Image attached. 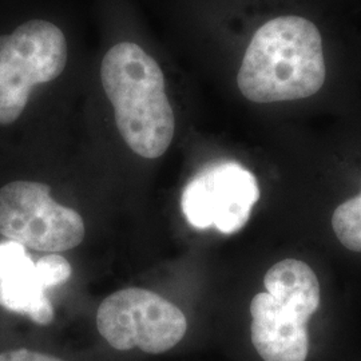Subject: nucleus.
I'll list each match as a JSON object with an SVG mask.
<instances>
[{
	"label": "nucleus",
	"mask_w": 361,
	"mask_h": 361,
	"mask_svg": "<svg viewBox=\"0 0 361 361\" xmlns=\"http://www.w3.org/2000/svg\"><path fill=\"white\" fill-rule=\"evenodd\" d=\"M331 74L323 28L308 13L284 10L258 26L237 71L238 90L258 104L317 95Z\"/></svg>",
	"instance_id": "nucleus-1"
},
{
	"label": "nucleus",
	"mask_w": 361,
	"mask_h": 361,
	"mask_svg": "<svg viewBox=\"0 0 361 361\" xmlns=\"http://www.w3.org/2000/svg\"><path fill=\"white\" fill-rule=\"evenodd\" d=\"M101 80L130 149L146 159L165 154L174 138L176 116L154 58L133 42H121L106 52Z\"/></svg>",
	"instance_id": "nucleus-2"
},
{
	"label": "nucleus",
	"mask_w": 361,
	"mask_h": 361,
	"mask_svg": "<svg viewBox=\"0 0 361 361\" xmlns=\"http://www.w3.org/2000/svg\"><path fill=\"white\" fill-rule=\"evenodd\" d=\"M65 34L51 22L35 19L0 37V125L22 116L31 90L61 77L67 65Z\"/></svg>",
	"instance_id": "nucleus-3"
},
{
	"label": "nucleus",
	"mask_w": 361,
	"mask_h": 361,
	"mask_svg": "<svg viewBox=\"0 0 361 361\" xmlns=\"http://www.w3.org/2000/svg\"><path fill=\"white\" fill-rule=\"evenodd\" d=\"M0 234L39 252L59 253L86 234L82 216L52 200L46 183L15 180L0 189Z\"/></svg>",
	"instance_id": "nucleus-4"
},
{
	"label": "nucleus",
	"mask_w": 361,
	"mask_h": 361,
	"mask_svg": "<svg viewBox=\"0 0 361 361\" xmlns=\"http://www.w3.org/2000/svg\"><path fill=\"white\" fill-rule=\"evenodd\" d=\"M101 336L116 350L140 348L159 355L174 348L188 331L182 310L142 288H128L106 297L97 312Z\"/></svg>",
	"instance_id": "nucleus-5"
},
{
	"label": "nucleus",
	"mask_w": 361,
	"mask_h": 361,
	"mask_svg": "<svg viewBox=\"0 0 361 361\" xmlns=\"http://www.w3.org/2000/svg\"><path fill=\"white\" fill-rule=\"evenodd\" d=\"M259 200L257 178L243 165L225 161L201 170L185 186L180 207L195 229L241 231Z\"/></svg>",
	"instance_id": "nucleus-6"
},
{
	"label": "nucleus",
	"mask_w": 361,
	"mask_h": 361,
	"mask_svg": "<svg viewBox=\"0 0 361 361\" xmlns=\"http://www.w3.org/2000/svg\"><path fill=\"white\" fill-rule=\"evenodd\" d=\"M70 262L51 253L35 262L26 247L15 241L0 243V307L49 325L55 312L46 290L71 277Z\"/></svg>",
	"instance_id": "nucleus-7"
},
{
	"label": "nucleus",
	"mask_w": 361,
	"mask_h": 361,
	"mask_svg": "<svg viewBox=\"0 0 361 361\" xmlns=\"http://www.w3.org/2000/svg\"><path fill=\"white\" fill-rule=\"evenodd\" d=\"M252 343L264 361H305L310 353L307 323L262 292L250 302Z\"/></svg>",
	"instance_id": "nucleus-8"
},
{
	"label": "nucleus",
	"mask_w": 361,
	"mask_h": 361,
	"mask_svg": "<svg viewBox=\"0 0 361 361\" xmlns=\"http://www.w3.org/2000/svg\"><path fill=\"white\" fill-rule=\"evenodd\" d=\"M264 285L286 310L308 324L320 307L319 279L310 265L296 258H286L267 271Z\"/></svg>",
	"instance_id": "nucleus-9"
},
{
	"label": "nucleus",
	"mask_w": 361,
	"mask_h": 361,
	"mask_svg": "<svg viewBox=\"0 0 361 361\" xmlns=\"http://www.w3.org/2000/svg\"><path fill=\"white\" fill-rule=\"evenodd\" d=\"M332 226L343 245L361 253V193L336 207Z\"/></svg>",
	"instance_id": "nucleus-10"
},
{
	"label": "nucleus",
	"mask_w": 361,
	"mask_h": 361,
	"mask_svg": "<svg viewBox=\"0 0 361 361\" xmlns=\"http://www.w3.org/2000/svg\"><path fill=\"white\" fill-rule=\"evenodd\" d=\"M0 361H63L58 357H54L51 355L40 353L30 349L20 348L13 349L0 353Z\"/></svg>",
	"instance_id": "nucleus-11"
}]
</instances>
